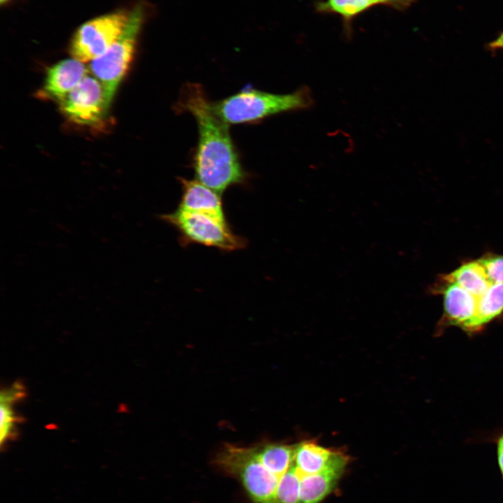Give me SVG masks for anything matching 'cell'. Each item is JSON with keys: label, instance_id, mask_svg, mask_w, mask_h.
Wrapping results in <instances>:
<instances>
[{"label": "cell", "instance_id": "obj_1", "mask_svg": "<svg viewBox=\"0 0 503 503\" xmlns=\"http://www.w3.org/2000/svg\"><path fill=\"white\" fill-rule=\"evenodd\" d=\"M189 112L198 127L194 169L196 180L221 194L245 181L246 173L229 133L228 124L214 112L201 85L185 84L175 106Z\"/></svg>", "mask_w": 503, "mask_h": 503}, {"label": "cell", "instance_id": "obj_2", "mask_svg": "<svg viewBox=\"0 0 503 503\" xmlns=\"http://www.w3.org/2000/svg\"><path fill=\"white\" fill-rule=\"evenodd\" d=\"M312 103V93L307 87L278 94L249 86L222 100L212 102V106L217 116L230 125L256 123L279 113L308 108Z\"/></svg>", "mask_w": 503, "mask_h": 503}, {"label": "cell", "instance_id": "obj_3", "mask_svg": "<svg viewBox=\"0 0 503 503\" xmlns=\"http://www.w3.org/2000/svg\"><path fill=\"white\" fill-rule=\"evenodd\" d=\"M146 11L145 3L136 4L119 38L102 55L91 61L90 72L102 84L109 106L133 58Z\"/></svg>", "mask_w": 503, "mask_h": 503}, {"label": "cell", "instance_id": "obj_4", "mask_svg": "<svg viewBox=\"0 0 503 503\" xmlns=\"http://www.w3.org/2000/svg\"><path fill=\"white\" fill-rule=\"evenodd\" d=\"M160 218L178 230L184 242L198 243L226 251L245 246V240L231 231L226 219L179 208L161 214Z\"/></svg>", "mask_w": 503, "mask_h": 503}, {"label": "cell", "instance_id": "obj_5", "mask_svg": "<svg viewBox=\"0 0 503 503\" xmlns=\"http://www.w3.org/2000/svg\"><path fill=\"white\" fill-rule=\"evenodd\" d=\"M129 17V13L118 10L82 24L72 38L71 55L82 62L92 61L102 55L121 35Z\"/></svg>", "mask_w": 503, "mask_h": 503}, {"label": "cell", "instance_id": "obj_6", "mask_svg": "<svg viewBox=\"0 0 503 503\" xmlns=\"http://www.w3.org/2000/svg\"><path fill=\"white\" fill-rule=\"evenodd\" d=\"M59 101L62 112L68 119L88 126L99 123L110 108L102 84L88 74Z\"/></svg>", "mask_w": 503, "mask_h": 503}, {"label": "cell", "instance_id": "obj_7", "mask_svg": "<svg viewBox=\"0 0 503 503\" xmlns=\"http://www.w3.org/2000/svg\"><path fill=\"white\" fill-rule=\"evenodd\" d=\"M434 294L444 296V315L441 326H458L469 332L476 316L478 298L453 282L439 278L430 288Z\"/></svg>", "mask_w": 503, "mask_h": 503}, {"label": "cell", "instance_id": "obj_8", "mask_svg": "<svg viewBox=\"0 0 503 503\" xmlns=\"http://www.w3.org/2000/svg\"><path fill=\"white\" fill-rule=\"evenodd\" d=\"M348 460L344 453L323 447L314 442L296 445L294 465L301 476L328 469L344 471Z\"/></svg>", "mask_w": 503, "mask_h": 503}, {"label": "cell", "instance_id": "obj_9", "mask_svg": "<svg viewBox=\"0 0 503 503\" xmlns=\"http://www.w3.org/2000/svg\"><path fill=\"white\" fill-rule=\"evenodd\" d=\"M182 194L179 209L207 213L226 219L220 194L198 180L180 178Z\"/></svg>", "mask_w": 503, "mask_h": 503}, {"label": "cell", "instance_id": "obj_10", "mask_svg": "<svg viewBox=\"0 0 503 503\" xmlns=\"http://www.w3.org/2000/svg\"><path fill=\"white\" fill-rule=\"evenodd\" d=\"M87 73L83 62L78 59L60 61L48 69L43 90L46 94L59 100L73 90Z\"/></svg>", "mask_w": 503, "mask_h": 503}, {"label": "cell", "instance_id": "obj_11", "mask_svg": "<svg viewBox=\"0 0 503 503\" xmlns=\"http://www.w3.org/2000/svg\"><path fill=\"white\" fill-rule=\"evenodd\" d=\"M413 2L414 0H326L318 2L316 8L321 13L340 15L347 31L351 29L353 19L371 7L384 5L398 10H404Z\"/></svg>", "mask_w": 503, "mask_h": 503}, {"label": "cell", "instance_id": "obj_12", "mask_svg": "<svg viewBox=\"0 0 503 503\" xmlns=\"http://www.w3.org/2000/svg\"><path fill=\"white\" fill-rule=\"evenodd\" d=\"M440 278L456 284L477 298L493 284L479 260L465 263L453 272L441 275Z\"/></svg>", "mask_w": 503, "mask_h": 503}, {"label": "cell", "instance_id": "obj_13", "mask_svg": "<svg viewBox=\"0 0 503 503\" xmlns=\"http://www.w3.org/2000/svg\"><path fill=\"white\" fill-rule=\"evenodd\" d=\"M344 471L328 469L301 476L300 503H319L335 487Z\"/></svg>", "mask_w": 503, "mask_h": 503}, {"label": "cell", "instance_id": "obj_14", "mask_svg": "<svg viewBox=\"0 0 503 503\" xmlns=\"http://www.w3.org/2000/svg\"><path fill=\"white\" fill-rule=\"evenodd\" d=\"M254 447L260 461L277 481L294 462L296 445L266 442Z\"/></svg>", "mask_w": 503, "mask_h": 503}, {"label": "cell", "instance_id": "obj_15", "mask_svg": "<svg viewBox=\"0 0 503 503\" xmlns=\"http://www.w3.org/2000/svg\"><path fill=\"white\" fill-rule=\"evenodd\" d=\"M25 396L24 386L19 382L2 391L0 395V442L3 445L16 435L17 424L20 418L15 415L13 404Z\"/></svg>", "mask_w": 503, "mask_h": 503}, {"label": "cell", "instance_id": "obj_16", "mask_svg": "<svg viewBox=\"0 0 503 503\" xmlns=\"http://www.w3.org/2000/svg\"><path fill=\"white\" fill-rule=\"evenodd\" d=\"M502 312L503 283L493 284L487 291L478 298L477 313L469 332L480 330Z\"/></svg>", "mask_w": 503, "mask_h": 503}, {"label": "cell", "instance_id": "obj_17", "mask_svg": "<svg viewBox=\"0 0 503 503\" xmlns=\"http://www.w3.org/2000/svg\"><path fill=\"white\" fill-rule=\"evenodd\" d=\"M301 475L294 462L290 468L278 478L275 503H300Z\"/></svg>", "mask_w": 503, "mask_h": 503}, {"label": "cell", "instance_id": "obj_18", "mask_svg": "<svg viewBox=\"0 0 503 503\" xmlns=\"http://www.w3.org/2000/svg\"><path fill=\"white\" fill-rule=\"evenodd\" d=\"M478 260L492 284L503 283V255L486 254Z\"/></svg>", "mask_w": 503, "mask_h": 503}, {"label": "cell", "instance_id": "obj_19", "mask_svg": "<svg viewBox=\"0 0 503 503\" xmlns=\"http://www.w3.org/2000/svg\"><path fill=\"white\" fill-rule=\"evenodd\" d=\"M497 460L500 470L503 478V433L499 437L497 442Z\"/></svg>", "mask_w": 503, "mask_h": 503}, {"label": "cell", "instance_id": "obj_20", "mask_svg": "<svg viewBox=\"0 0 503 503\" xmlns=\"http://www.w3.org/2000/svg\"><path fill=\"white\" fill-rule=\"evenodd\" d=\"M488 46L491 50L503 49V31Z\"/></svg>", "mask_w": 503, "mask_h": 503}, {"label": "cell", "instance_id": "obj_21", "mask_svg": "<svg viewBox=\"0 0 503 503\" xmlns=\"http://www.w3.org/2000/svg\"><path fill=\"white\" fill-rule=\"evenodd\" d=\"M10 0H0L1 4L3 5V3H7Z\"/></svg>", "mask_w": 503, "mask_h": 503}]
</instances>
